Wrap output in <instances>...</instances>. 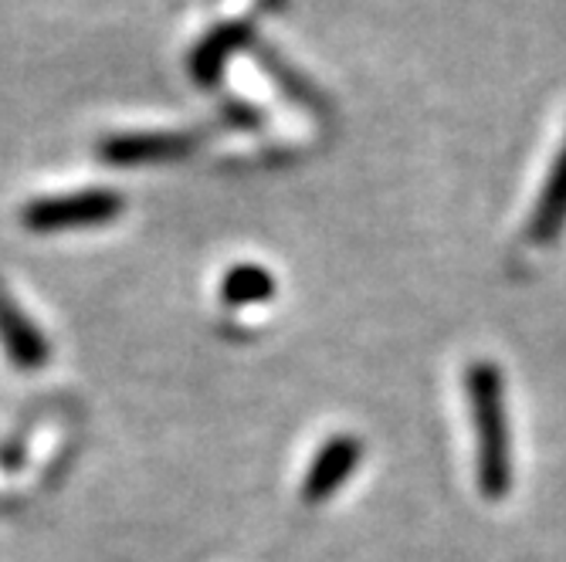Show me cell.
Instances as JSON below:
<instances>
[{
    "mask_svg": "<svg viewBox=\"0 0 566 562\" xmlns=\"http://www.w3.org/2000/svg\"><path fill=\"white\" fill-rule=\"evenodd\" d=\"M0 346H4L8 360L24 373H34L51 360V342L11 298L4 282H0Z\"/></svg>",
    "mask_w": 566,
    "mask_h": 562,
    "instance_id": "obj_4",
    "label": "cell"
},
{
    "mask_svg": "<svg viewBox=\"0 0 566 562\" xmlns=\"http://www.w3.org/2000/svg\"><path fill=\"white\" fill-rule=\"evenodd\" d=\"M244 41H248V28H244V24L214 31L208 41L197 44V51H193V62H190L193 78L203 82V85L218 82V78H221V68H224V59H228V51L241 47Z\"/></svg>",
    "mask_w": 566,
    "mask_h": 562,
    "instance_id": "obj_8",
    "label": "cell"
},
{
    "mask_svg": "<svg viewBox=\"0 0 566 562\" xmlns=\"http://www.w3.org/2000/svg\"><path fill=\"white\" fill-rule=\"evenodd\" d=\"M275 295V275L262 265H234L221 278V301L231 309L241 305H259Z\"/></svg>",
    "mask_w": 566,
    "mask_h": 562,
    "instance_id": "obj_7",
    "label": "cell"
},
{
    "mask_svg": "<svg viewBox=\"0 0 566 562\" xmlns=\"http://www.w3.org/2000/svg\"><path fill=\"white\" fill-rule=\"evenodd\" d=\"M566 227V139L549 167V177L539 190V200L530 218V237L546 244Z\"/></svg>",
    "mask_w": 566,
    "mask_h": 562,
    "instance_id": "obj_6",
    "label": "cell"
},
{
    "mask_svg": "<svg viewBox=\"0 0 566 562\" xmlns=\"http://www.w3.org/2000/svg\"><path fill=\"white\" fill-rule=\"evenodd\" d=\"M469 411L475 427V462H479V488L485 498H505L512 488V434L505 421L502 373L492 363H472L465 373Z\"/></svg>",
    "mask_w": 566,
    "mask_h": 562,
    "instance_id": "obj_1",
    "label": "cell"
},
{
    "mask_svg": "<svg viewBox=\"0 0 566 562\" xmlns=\"http://www.w3.org/2000/svg\"><path fill=\"white\" fill-rule=\"evenodd\" d=\"M359 457H364V444H359V437H353V434L329 437L316 450L313 465H308V471H305L302 501L305 505H323V501H329L353 478V471L359 468Z\"/></svg>",
    "mask_w": 566,
    "mask_h": 562,
    "instance_id": "obj_3",
    "label": "cell"
},
{
    "mask_svg": "<svg viewBox=\"0 0 566 562\" xmlns=\"http://www.w3.org/2000/svg\"><path fill=\"white\" fill-rule=\"evenodd\" d=\"M197 146V136L184 132H123L98 146V157L106 163H160V160H177Z\"/></svg>",
    "mask_w": 566,
    "mask_h": 562,
    "instance_id": "obj_5",
    "label": "cell"
},
{
    "mask_svg": "<svg viewBox=\"0 0 566 562\" xmlns=\"http://www.w3.org/2000/svg\"><path fill=\"white\" fill-rule=\"evenodd\" d=\"M126 211V200L119 190L92 187L78 193H59V197H38L21 208V224L34 234H62V231H82V227H102L116 221Z\"/></svg>",
    "mask_w": 566,
    "mask_h": 562,
    "instance_id": "obj_2",
    "label": "cell"
}]
</instances>
